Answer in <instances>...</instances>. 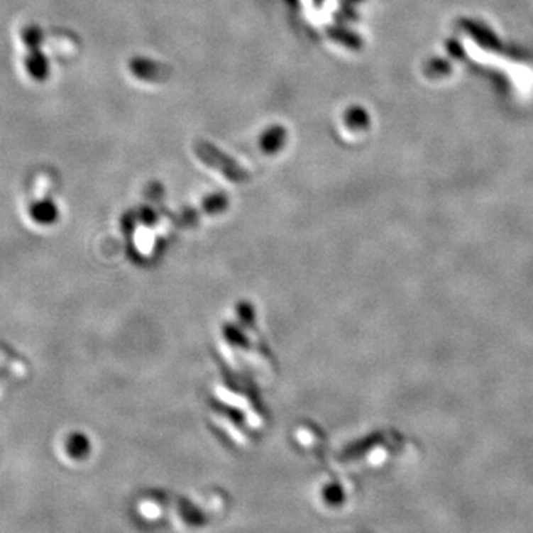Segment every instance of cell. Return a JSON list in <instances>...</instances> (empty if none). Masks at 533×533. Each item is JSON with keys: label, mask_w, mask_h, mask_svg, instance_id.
Here are the masks:
<instances>
[{"label": "cell", "mask_w": 533, "mask_h": 533, "mask_svg": "<svg viewBox=\"0 0 533 533\" xmlns=\"http://www.w3.org/2000/svg\"><path fill=\"white\" fill-rule=\"evenodd\" d=\"M67 452H68V455H70L75 459L84 458L86 455H88V452H89L88 440H86L82 436L70 437V440H68V443H67Z\"/></svg>", "instance_id": "obj_1"}, {"label": "cell", "mask_w": 533, "mask_h": 533, "mask_svg": "<svg viewBox=\"0 0 533 533\" xmlns=\"http://www.w3.org/2000/svg\"><path fill=\"white\" fill-rule=\"evenodd\" d=\"M323 496L324 501L332 507H338L346 502V492H344V489L339 485H329L323 490Z\"/></svg>", "instance_id": "obj_2"}]
</instances>
